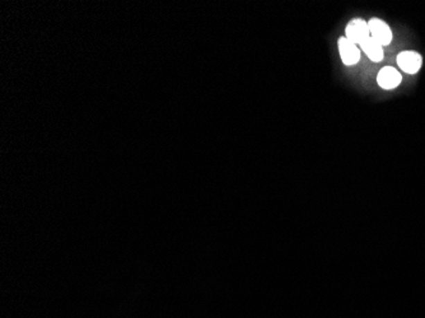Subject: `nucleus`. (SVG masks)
Listing matches in <instances>:
<instances>
[{
	"instance_id": "f257e3e1",
	"label": "nucleus",
	"mask_w": 425,
	"mask_h": 318,
	"mask_svg": "<svg viewBox=\"0 0 425 318\" xmlns=\"http://www.w3.org/2000/svg\"><path fill=\"white\" fill-rule=\"evenodd\" d=\"M344 36L356 45L363 44L365 39L371 37L368 22L364 21L363 18H354L349 21L344 31Z\"/></svg>"
},
{
	"instance_id": "f03ea898",
	"label": "nucleus",
	"mask_w": 425,
	"mask_h": 318,
	"mask_svg": "<svg viewBox=\"0 0 425 318\" xmlns=\"http://www.w3.org/2000/svg\"><path fill=\"white\" fill-rule=\"evenodd\" d=\"M368 27H370V33H371L372 39H376L382 46H388L392 39H394V33L388 24L381 19V18H371L368 21Z\"/></svg>"
},
{
	"instance_id": "7ed1b4c3",
	"label": "nucleus",
	"mask_w": 425,
	"mask_h": 318,
	"mask_svg": "<svg viewBox=\"0 0 425 318\" xmlns=\"http://www.w3.org/2000/svg\"><path fill=\"white\" fill-rule=\"evenodd\" d=\"M338 50L341 62L345 67H354L361 60V50L356 44L349 41L344 35L338 39Z\"/></svg>"
},
{
	"instance_id": "20e7f679",
	"label": "nucleus",
	"mask_w": 425,
	"mask_h": 318,
	"mask_svg": "<svg viewBox=\"0 0 425 318\" xmlns=\"http://www.w3.org/2000/svg\"><path fill=\"white\" fill-rule=\"evenodd\" d=\"M396 62H397L399 68L402 71H405L406 74H417V71L422 69V67H423V58L417 51L406 50V51H402L397 55Z\"/></svg>"
},
{
	"instance_id": "39448f33",
	"label": "nucleus",
	"mask_w": 425,
	"mask_h": 318,
	"mask_svg": "<svg viewBox=\"0 0 425 318\" xmlns=\"http://www.w3.org/2000/svg\"><path fill=\"white\" fill-rule=\"evenodd\" d=\"M401 73L394 69V67H383L377 74V85L386 91L397 88L401 85Z\"/></svg>"
},
{
	"instance_id": "423d86ee",
	"label": "nucleus",
	"mask_w": 425,
	"mask_h": 318,
	"mask_svg": "<svg viewBox=\"0 0 425 318\" xmlns=\"http://www.w3.org/2000/svg\"><path fill=\"white\" fill-rule=\"evenodd\" d=\"M361 48L363 50L364 54L368 56V59L372 60L373 62H379L383 60V58H385V50H383V46L377 42L376 39H365L363 44H361L359 45Z\"/></svg>"
}]
</instances>
